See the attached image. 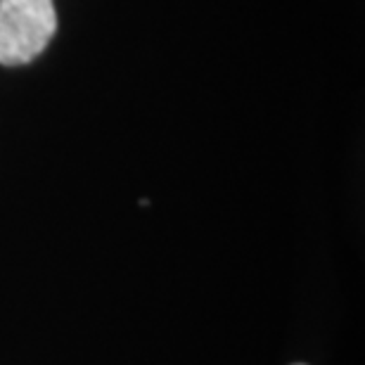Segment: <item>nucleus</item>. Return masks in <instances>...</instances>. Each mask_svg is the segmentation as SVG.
Segmentation results:
<instances>
[{
  "label": "nucleus",
  "instance_id": "f257e3e1",
  "mask_svg": "<svg viewBox=\"0 0 365 365\" xmlns=\"http://www.w3.org/2000/svg\"><path fill=\"white\" fill-rule=\"evenodd\" d=\"M57 31L53 0H0V64L36 60Z\"/></svg>",
  "mask_w": 365,
  "mask_h": 365
}]
</instances>
